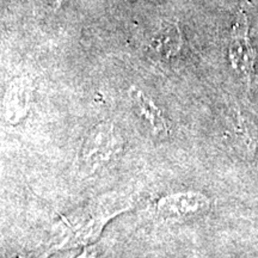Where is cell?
Wrapping results in <instances>:
<instances>
[{
    "mask_svg": "<svg viewBox=\"0 0 258 258\" xmlns=\"http://www.w3.org/2000/svg\"><path fill=\"white\" fill-rule=\"evenodd\" d=\"M124 150V139L120 128L109 121L99 122L90 128L83 139L79 164L88 173L109 169L120 159Z\"/></svg>",
    "mask_w": 258,
    "mask_h": 258,
    "instance_id": "cell-2",
    "label": "cell"
},
{
    "mask_svg": "<svg viewBox=\"0 0 258 258\" xmlns=\"http://www.w3.org/2000/svg\"><path fill=\"white\" fill-rule=\"evenodd\" d=\"M31 90L25 83L16 84L9 93L6 102L5 118L11 125H17L23 122L30 109Z\"/></svg>",
    "mask_w": 258,
    "mask_h": 258,
    "instance_id": "cell-5",
    "label": "cell"
},
{
    "mask_svg": "<svg viewBox=\"0 0 258 258\" xmlns=\"http://www.w3.org/2000/svg\"><path fill=\"white\" fill-rule=\"evenodd\" d=\"M134 206L135 200L129 194H103L69 214H60L43 243L16 258H49L59 251L90 246L99 239L109 222Z\"/></svg>",
    "mask_w": 258,
    "mask_h": 258,
    "instance_id": "cell-1",
    "label": "cell"
},
{
    "mask_svg": "<svg viewBox=\"0 0 258 258\" xmlns=\"http://www.w3.org/2000/svg\"><path fill=\"white\" fill-rule=\"evenodd\" d=\"M76 258H97V251L93 245L84 247L82 252H80Z\"/></svg>",
    "mask_w": 258,
    "mask_h": 258,
    "instance_id": "cell-6",
    "label": "cell"
},
{
    "mask_svg": "<svg viewBox=\"0 0 258 258\" xmlns=\"http://www.w3.org/2000/svg\"><path fill=\"white\" fill-rule=\"evenodd\" d=\"M129 93H131L135 112L146 124L150 133L159 140L169 138L170 124L166 120V116L156 104V102L138 88H132Z\"/></svg>",
    "mask_w": 258,
    "mask_h": 258,
    "instance_id": "cell-4",
    "label": "cell"
},
{
    "mask_svg": "<svg viewBox=\"0 0 258 258\" xmlns=\"http://www.w3.org/2000/svg\"><path fill=\"white\" fill-rule=\"evenodd\" d=\"M158 218L167 222H184L207 214L212 201L199 190H178L159 196L154 202Z\"/></svg>",
    "mask_w": 258,
    "mask_h": 258,
    "instance_id": "cell-3",
    "label": "cell"
}]
</instances>
